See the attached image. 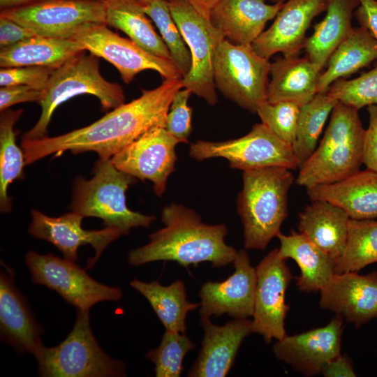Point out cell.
<instances>
[{
	"label": "cell",
	"instance_id": "cell-1",
	"mask_svg": "<svg viewBox=\"0 0 377 377\" xmlns=\"http://www.w3.org/2000/svg\"><path fill=\"white\" fill-rule=\"evenodd\" d=\"M182 88V78L164 79L156 88L142 89L140 97L88 126L57 136L22 139L26 163L66 151H94L101 158H111L150 129L165 127L170 104Z\"/></svg>",
	"mask_w": 377,
	"mask_h": 377
},
{
	"label": "cell",
	"instance_id": "cell-2",
	"mask_svg": "<svg viewBox=\"0 0 377 377\" xmlns=\"http://www.w3.org/2000/svg\"><path fill=\"white\" fill-rule=\"evenodd\" d=\"M161 221L164 227L149 235L148 244L129 252V264L171 260L188 267L209 262L219 267L235 259L238 251L224 241L225 224L203 223L194 210L176 203L164 207Z\"/></svg>",
	"mask_w": 377,
	"mask_h": 377
},
{
	"label": "cell",
	"instance_id": "cell-3",
	"mask_svg": "<svg viewBox=\"0 0 377 377\" xmlns=\"http://www.w3.org/2000/svg\"><path fill=\"white\" fill-rule=\"evenodd\" d=\"M242 180L237 210L244 228V247L263 250L288 216V195L295 177L289 169L269 167L243 171Z\"/></svg>",
	"mask_w": 377,
	"mask_h": 377
},
{
	"label": "cell",
	"instance_id": "cell-4",
	"mask_svg": "<svg viewBox=\"0 0 377 377\" xmlns=\"http://www.w3.org/2000/svg\"><path fill=\"white\" fill-rule=\"evenodd\" d=\"M364 131L358 110L338 101L320 144L300 167L296 184L307 188L358 172L363 164Z\"/></svg>",
	"mask_w": 377,
	"mask_h": 377
},
{
	"label": "cell",
	"instance_id": "cell-5",
	"mask_svg": "<svg viewBox=\"0 0 377 377\" xmlns=\"http://www.w3.org/2000/svg\"><path fill=\"white\" fill-rule=\"evenodd\" d=\"M94 177H77L73 182L72 211L84 217L103 220L105 227L117 228L127 235L135 227L148 228L154 216L130 209L126 192L135 178L118 170L110 158H101L94 167Z\"/></svg>",
	"mask_w": 377,
	"mask_h": 377
},
{
	"label": "cell",
	"instance_id": "cell-6",
	"mask_svg": "<svg viewBox=\"0 0 377 377\" xmlns=\"http://www.w3.org/2000/svg\"><path fill=\"white\" fill-rule=\"evenodd\" d=\"M82 52L71 57L52 73L38 103L41 114L36 124L22 139H37L46 136L47 127L56 108L71 98L90 94L96 96L104 111L124 103L121 85L106 80L101 74L98 57Z\"/></svg>",
	"mask_w": 377,
	"mask_h": 377
},
{
	"label": "cell",
	"instance_id": "cell-7",
	"mask_svg": "<svg viewBox=\"0 0 377 377\" xmlns=\"http://www.w3.org/2000/svg\"><path fill=\"white\" fill-rule=\"evenodd\" d=\"M44 377H121L126 364L106 354L96 341L89 311L77 310L68 337L54 347H44L36 357Z\"/></svg>",
	"mask_w": 377,
	"mask_h": 377
},
{
	"label": "cell",
	"instance_id": "cell-8",
	"mask_svg": "<svg viewBox=\"0 0 377 377\" xmlns=\"http://www.w3.org/2000/svg\"><path fill=\"white\" fill-rule=\"evenodd\" d=\"M271 63L255 52L252 45H237L224 38L214 59L216 89L241 108L256 113L267 102Z\"/></svg>",
	"mask_w": 377,
	"mask_h": 377
},
{
	"label": "cell",
	"instance_id": "cell-9",
	"mask_svg": "<svg viewBox=\"0 0 377 377\" xmlns=\"http://www.w3.org/2000/svg\"><path fill=\"white\" fill-rule=\"evenodd\" d=\"M189 156L196 161L221 157L232 168L243 171L269 167L290 170L300 168L293 146L275 135L262 122L237 139L223 142L198 140L189 148Z\"/></svg>",
	"mask_w": 377,
	"mask_h": 377
},
{
	"label": "cell",
	"instance_id": "cell-10",
	"mask_svg": "<svg viewBox=\"0 0 377 377\" xmlns=\"http://www.w3.org/2000/svg\"><path fill=\"white\" fill-rule=\"evenodd\" d=\"M172 16L189 48L191 66L182 77L183 88L203 98L209 105L217 103L214 77L217 47L226 38L209 20L202 16L188 0H168Z\"/></svg>",
	"mask_w": 377,
	"mask_h": 377
},
{
	"label": "cell",
	"instance_id": "cell-11",
	"mask_svg": "<svg viewBox=\"0 0 377 377\" xmlns=\"http://www.w3.org/2000/svg\"><path fill=\"white\" fill-rule=\"evenodd\" d=\"M75 263L52 253L39 254L34 251L25 256L32 281L56 291L77 310L89 311L98 302L121 298L123 293L119 288L96 281Z\"/></svg>",
	"mask_w": 377,
	"mask_h": 377
},
{
	"label": "cell",
	"instance_id": "cell-12",
	"mask_svg": "<svg viewBox=\"0 0 377 377\" xmlns=\"http://www.w3.org/2000/svg\"><path fill=\"white\" fill-rule=\"evenodd\" d=\"M70 38L90 54L112 64L125 83H130L138 73L146 70L156 71L164 79L182 78L171 60L148 52L131 39L111 31L105 23L84 25Z\"/></svg>",
	"mask_w": 377,
	"mask_h": 377
},
{
	"label": "cell",
	"instance_id": "cell-13",
	"mask_svg": "<svg viewBox=\"0 0 377 377\" xmlns=\"http://www.w3.org/2000/svg\"><path fill=\"white\" fill-rule=\"evenodd\" d=\"M1 16L38 35L70 38L84 25L105 24L104 0H38L1 9Z\"/></svg>",
	"mask_w": 377,
	"mask_h": 377
},
{
	"label": "cell",
	"instance_id": "cell-14",
	"mask_svg": "<svg viewBox=\"0 0 377 377\" xmlns=\"http://www.w3.org/2000/svg\"><path fill=\"white\" fill-rule=\"evenodd\" d=\"M256 271L253 332L261 335L266 343L273 339L280 340L287 335L285 319L289 306L285 297L293 276L278 249L271 251L258 263Z\"/></svg>",
	"mask_w": 377,
	"mask_h": 377
},
{
	"label": "cell",
	"instance_id": "cell-15",
	"mask_svg": "<svg viewBox=\"0 0 377 377\" xmlns=\"http://www.w3.org/2000/svg\"><path fill=\"white\" fill-rule=\"evenodd\" d=\"M181 142L165 127H155L123 148L110 159L113 165L134 178L149 180L161 196L169 176L175 170V147Z\"/></svg>",
	"mask_w": 377,
	"mask_h": 377
},
{
	"label": "cell",
	"instance_id": "cell-16",
	"mask_svg": "<svg viewBox=\"0 0 377 377\" xmlns=\"http://www.w3.org/2000/svg\"><path fill=\"white\" fill-rule=\"evenodd\" d=\"M31 215L29 233L37 239L52 243L66 259L77 261L78 248L90 244L95 251V255L88 260V269L93 267L111 242L124 235L121 230L111 227L85 230L82 226L84 217L73 211L58 217H52L32 209Z\"/></svg>",
	"mask_w": 377,
	"mask_h": 377
},
{
	"label": "cell",
	"instance_id": "cell-17",
	"mask_svg": "<svg viewBox=\"0 0 377 377\" xmlns=\"http://www.w3.org/2000/svg\"><path fill=\"white\" fill-rule=\"evenodd\" d=\"M343 316L336 314L325 326L286 335L272 347L275 357L305 376L321 373L323 367L341 354Z\"/></svg>",
	"mask_w": 377,
	"mask_h": 377
},
{
	"label": "cell",
	"instance_id": "cell-18",
	"mask_svg": "<svg viewBox=\"0 0 377 377\" xmlns=\"http://www.w3.org/2000/svg\"><path fill=\"white\" fill-rule=\"evenodd\" d=\"M235 272L221 282L207 281L199 291L200 318L223 314L234 318L253 316L256 286V267L245 250L237 252Z\"/></svg>",
	"mask_w": 377,
	"mask_h": 377
},
{
	"label": "cell",
	"instance_id": "cell-19",
	"mask_svg": "<svg viewBox=\"0 0 377 377\" xmlns=\"http://www.w3.org/2000/svg\"><path fill=\"white\" fill-rule=\"evenodd\" d=\"M328 0H286L272 26L252 43L256 53L269 59L277 52L298 57L304 47L312 20L326 11Z\"/></svg>",
	"mask_w": 377,
	"mask_h": 377
},
{
	"label": "cell",
	"instance_id": "cell-20",
	"mask_svg": "<svg viewBox=\"0 0 377 377\" xmlns=\"http://www.w3.org/2000/svg\"><path fill=\"white\" fill-rule=\"evenodd\" d=\"M319 306L360 327L377 318V272L334 273L320 290Z\"/></svg>",
	"mask_w": 377,
	"mask_h": 377
},
{
	"label": "cell",
	"instance_id": "cell-21",
	"mask_svg": "<svg viewBox=\"0 0 377 377\" xmlns=\"http://www.w3.org/2000/svg\"><path fill=\"white\" fill-rule=\"evenodd\" d=\"M0 274V332L1 339L20 354L36 357L45 346L42 328L36 321L25 297L15 286L14 270L4 263Z\"/></svg>",
	"mask_w": 377,
	"mask_h": 377
},
{
	"label": "cell",
	"instance_id": "cell-22",
	"mask_svg": "<svg viewBox=\"0 0 377 377\" xmlns=\"http://www.w3.org/2000/svg\"><path fill=\"white\" fill-rule=\"evenodd\" d=\"M204 336L198 358L188 371L190 377H224L235 362L244 339L253 332L252 320L235 318L222 326L200 318Z\"/></svg>",
	"mask_w": 377,
	"mask_h": 377
},
{
	"label": "cell",
	"instance_id": "cell-23",
	"mask_svg": "<svg viewBox=\"0 0 377 377\" xmlns=\"http://www.w3.org/2000/svg\"><path fill=\"white\" fill-rule=\"evenodd\" d=\"M265 1L219 0L212 8L209 20L231 43L251 45L285 2L267 4Z\"/></svg>",
	"mask_w": 377,
	"mask_h": 377
},
{
	"label": "cell",
	"instance_id": "cell-24",
	"mask_svg": "<svg viewBox=\"0 0 377 377\" xmlns=\"http://www.w3.org/2000/svg\"><path fill=\"white\" fill-rule=\"evenodd\" d=\"M311 200H325L342 209L350 219L377 218V172L359 170L341 181L307 188Z\"/></svg>",
	"mask_w": 377,
	"mask_h": 377
},
{
	"label": "cell",
	"instance_id": "cell-25",
	"mask_svg": "<svg viewBox=\"0 0 377 377\" xmlns=\"http://www.w3.org/2000/svg\"><path fill=\"white\" fill-rule=\"evenodd\" d=\"M323 68L308 57H280L271 63L267 89L269 103L293 102L303 105L317 94Z\"/></svg>",
	"mask_w": 377,
	"mask_h": 377
},
{
	"label": "cell",
	"instance_id": "cell-26",
	"mask_svg": "<svg viewBox=\"0 0 377 377\" xmlns=\"http://www.w3.org/2000/svg\"><path fill=\"white\" fill-rule=\"evenodd\" d=\"M349 219L339 207L325 200H312L299 214L298 229L337 261L346 246Z\"/></svg>",
	"mask_w": 377,
	"mask_h": 377
},
{
	"label": "cell",
	"instance_id": "cell-27",
	"mask_svg": "<svg viewBox=\"0 0 377 377\" xmlns=\"http://www.w3.org/2000/svg\"><path fill=\"white\" fill-rule=\"evenodd\" d=\"M276 237L280 256L294 260L300 267V275L296 277L298 289L307 293L320 291L334 274L336 260L300 232L288 235L279 232Z\"/></svg>",
	"mask_w": 377,
	"mask_h": 377
},
{
	"label": "cell",
	"instance_id": "cell-28",
	"mask_svg": "<svg viewBox=\"0 0 377 377\" xmlns=\"http://www.w3.org/2000/svg\"><path fill=\"white\" fill-rule=\"evenodd\" d=\"M86 51L72 38L38 36L1 48L0 66H45L57 68L75 55Z\"/></svg>",
	"mask_w": 377,
	"mask_h": 377
},
{
	"label": "cell",
	"instance_id": "cell-29",
	"mask_svg": "<svg viewBox=\"0 0 377 377\" xmlns=\"http://www.w3.org/2000/svg\"><path fill=\"white\" fill-rule=\"evenodd\" d=\"M377 59V39L364 27H353L327 61L320 75L317 93H326L336 80L346 78Z\"/></svg>",
	"mask_w": 377,
	"mask_h": 377
},
{
	"label": "cell",
	"instance_id": "cell-30",
	"mask_svg": "<svg viewBox=\"0 0 377 377\" xmlns=\"http://www.w3.org/2000/svg\"><path fill=\"white\" fill-rule=\"evenodd\" d=\"M360 4L359 0H328L324 19L316 24L313 34L306 39V57L323 68L352 31V18Z\"/></svg>",
	"mask_w": 377,
	"mask_h": 377
},
{
	"label": "cell",
	"instance_id": "cell-31",
	"mask_svg": "<svg viewBox=\"0 0 377 377\" xmlns=\"http://www.w3.org/2000/svg\"><path fill=\"white\" fill-rule=\"evenodd\" d=\"M105 24L125 33L131 40L157 57L171 60L162 38L156 32L137 0H104Z\"/></svg>",
	"mask_w": 377,
	"mask_h": 377
},
{
	"label": "cell",
	"instance_id": "cell-32",
	"mask_svg": "<svg viewBox=\"0 0 377 377\" xmlns=\"http://www.w3.org/2000/svg\"><path fill=\"white\" fill-rule=\"evenodd\" d=\"M130 284L148 300L165 330L185 333L187 313L200 307V303L187 300L182 281L163 286L158 281L146 283L135 279Z\"/></svg>",
	"mask_w": 377,
	"mask_h": 377
},
{
	"label": "cell",
	"instance_id": "cell-33",
	"mask_svg": "<svg viewBox=\"0 0 377 377\" xmlns=\"http://www.w3.org/2000/svg\"><path fill=\"white\" fill-rule=\"evenodd\" d=\"M22 109L6 110L0 117V210H11V198L8 190L16 179L24 177L23 168L27 165L23 149L16 143L14 126L22 114Z\"/></svg>",
	"mask_w": 377,
	"mask_h": 377
},
{
	"label": "cell",
	"instance_id": "cell-34",
	"mask_svg": "<svg viewBox=\"0 0 377 377\" xmlns=\"http://www.w3.org/2000/svg\"><path fill=\"white\" fill-rule=\"evenodd\" d=\"M337 102L327 92L317 93L310 101L300 106L293 144L300 167L316 149L323 126Z\"/></svg>",
	"mask_w": 377,
	"mask_h": 377
},
{
	"label": "cell",
	"instance_id": "cell-35",
	"mask_svg": "<svg viewBox=\"0 0 377 377\" xmlns=\"http://www.w3.org/2000/svg\"><path fill=\"white\" fill-rule=\"evenodd\" d=\"M376 263L377 221L350 219L346 246L336 262L334 272H358Z\"/></svg>",
	"mask_w": 377,
	"mask_h": 377
},
{
	"label": "cell",
	"instance_id": "cell-36",
	"mask_svg": "<svg viewBox=\"0 0 377 377\" xmlns=\"http://www.w3.org/2000/svg\"><path fill=\"white\" fill-rule=\"evenodd\" d=\"M143 10L159 30L172 62L184 77L191 69V54L172 16L168 0L156 1L144 5Z\"/></svg>",
	"mask_w": 377,
	"mask_h": 377
},
{
	"label": "cell",
	"instance_id": "cell-37",
	"mask_svg": "<svg viewBox=\"0 0 377 377\" xmlns=\"http://www.w3.org/2000/svg\"><path fill=\"white\" fill-rule=\"evenodd\" d=\"M195 348L184 333L165 330L159 346L148 351L146 357L154 364L156 377H179L185 355Z\"/></svg>",
	"mask_w": 377,
	"mask_h": 377
},
{
	"label": "cell",
	"instance_id": "cell-38",
	"mask_svg": "<svg viewBox=\"0 0 377 377\" xmlns=\"http://www.w3.org/2000/svg\"><path fill=\"white\" fill-rule=\"evenodd\" d=\"M327 93L358 110L364 106L377 105V66L355 79L336 80Z\"/></svg>",
	"mask_w": 377,
	"mask_h": 377
},
{
	"label": "cell",
	"instance_id": "cell-39",
	"mask_svg": "<svg viewBox=\"0 0 377 377\" xmlns=\"http://www.w3.org/2000/svg\"><path fill=\"white\" fill-rule=\"evenodd\" d=\"M301 105L293 102H265L257 110L261 122L293 146Z\"/></svg>",
	"mask_w": 377,
	"mask_h": 377
},
{
	"label": "cell",
	"instance_id": "cell-40",
	"mask_svg": "<svg viewBox=\"0 0 377 377\" xmlns=\"http://www.w3.org/2000/svg\"><path fill=\"white\" fill-rule=\"evenodd\" d=\"M192 92L186 89H179L170 106L165 128L181 142L188 143L191 134L192 108L188 101Z\"/></svg>",
	"mask_w": 377,
	"mask_h": 377
},
{
	"label": "cell",
	"instance_id": "cell-41",
	"mask_svg": "<svg viewBox=\"0 0 377 377\" xmlns=\"http://www.w3.org/2000/svg\"><path fill=\"white\" fill-rule=\"evenodd\" d=\"M54 69L33 66L1 68L0 86L24 85L44 91Z\"/></svg>",
	"mask_w": 377,
	"mask_h": 377
},
{
	"label": "cell",
	"instance_id": "cell-42",
	"mask_svg": "<svg viewBox=\"0 0 377 377\" xmlns=\"http://www.w3.org/2000/svg\"><path fill=\"white\" fill-rule=\"evenodd\" d=\"M44 91L24 85H10L1 87L0 111L8 110L10 106L25 102L39 103L43 96Z\"/></svg>",
	"mask_w": 377,
	"mask_h": 377
},
{
	"label": "cell",
	"instance_id": "cell-43",
	"mask_svg": "<svg viewBox=\"0 0 377 377\" xmlns=\"http://www.w3.org/2000/svg\"><path fill=\"white\" fill-rule=\"evenodd\" d=\"M369 126L364 131L362 162L367 169L377 172V105L367 106Z\"/></svg>",
	"mask_w": 377,
	"mask_h": 377
},
{
	"label": "cell",
	"instance_id": "cell-44",
	"mask_svg": "<svg viewBox=\"0 0 377 377\" xmlns=\"http://www.w3.org/2000/svg\"><path fill=\"white\" fill-rule=\"evenodd\" d=\"M32 29L0 15V47H9L21 41L38 36Z\"/></svg>",
	"mask_w": 377,
	"mask_h": 377
},
{
	"label": "cell",
	"instance_id": "cell-45",
	"mask_svg": "<svg viewBox=\"0 0 377 377\" xmlns=\"http://www.w3.org/2000/svg\"><path fill=\"white\" fill-rule=\"evenodd\" d=\"M354 16L361 27L366 28L377 39V0H359Z\"/></svg>",
	"mask_w": 377,
	"mask_h": 377
},
{
	"label": "cell",
	"instance_id": "cell-46",
	"mask_svg": "<svg viewBox=\"0 0 377 377\" xmlns=\"http://www.w3.org/2000/svg\"><path fill=\"white\" fill-rule=\"evenodd\" d=\"M320 374L325 377H355L353 362L347 355L339 354L323 368Z\"/></svg>",
	"mask_w": 377,
	"mask_h": 377
},
{
	"label": "cell",
	"instance_id": "cell-47",
	"mask_svg": "<svg viewBox=\"0 0 377 377\" xmlns=\"http://www.w3.org/2000/svg\"><path fill=\"white\" fill-rule=\"evenodd\" d=\"M188 1L202 16L209 20L212 8L219 0H188Z\"/></svg>",
	"mask_w": 377,
	"mask_h": 377
},
{
	"label": "cell",
	"instance_id": "cell-48",
	"mask_svg": "<svg viewBox=\"0 0 377 377\" xmlns=\"http://www.w3.org/2000/svg\"><path fill=\"white\" fill-rule=\"evenodd\" d=\"M38 0H0L1 9L15 7Z\"/></svg>",
	"mask_w": 377,
	"mask_h": 377
},
{
	"label": "cell",
	"instance_id": "cell-49",
	"mask_svg": "<svg viewBox=\"0 0 377 377\" xmlns=\"http://www.w3.org/2000/svg\"><path fill=\"white\" fill-rule=\"evenodd\" d=\"M137 1H138L140 3H142L144 6V5L152 3L154 1H160V0H137Z\"/></svg>",
	"mask_w": 377,
	"mask_h": 377
},
{
	"label": "cell",
	"instance_id": "cell-50",
	"mask_svg": "<svg viewBox=\"0 0 377 377\" xmlns=\"http://www.w3.org/2000/svg\"><path fill=\"white\" fill-rule=\"evenodd\" d=\"M269 1H273L274 3H276V2L281 1H285L286 0H269Z\"/></svg>",
	"mask_w": 377,
	"mask_h": 377
}]
</instances>
